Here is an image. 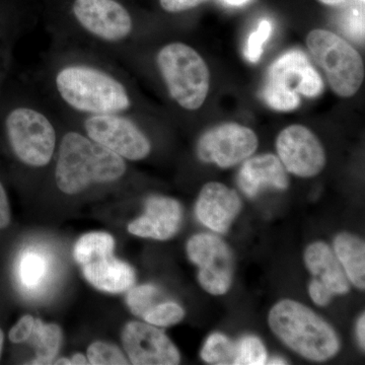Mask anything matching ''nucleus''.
Masks as SVG:
<instances>
[{
    "label": "nucleus",
    "mask_w": 365,
    "mask_h": 365,
    "mask_svg": "<svg viewBox=\"0 0 365 365\" xmlns=\"http://www.w3.org/2000/svg\"><path fill=\"white\" fill-rule=\"evenodd\" d=\"M4 332H2L1 329H0V359H1L2 349H4Z\"/></svg>",
    "instance_id": "ea45409f"
},
{
    "label": "nucleus",
    "mask_w": 365,
    "mask_h": 365,
    "mask_svg": "<svg viewBox=\"0 0 365 365\" xmlns=\"http://www.w3.org/2000/svg\"><path fill=\"white\" fill-rule=\"evenodd\" d=\"M257 148L258 138L252 129L237 123H225L200 137L197 153L202 162L228 169L251 157Z\"/></svg>",
    "instance_id": "6e6552de"
},
{
    "label": "nucleus",
    "mask_w": 365,
    "mask_h": 365,
    "mask_svg": "<svg viewBox=\"0 0 365 365\" xmlns=\"http://www.w3.org/2000/svg\"><path fill=\"white\" fill-rule=\"evenodd\" d=\"M102 254L83 263V276L93 287L110 294H122L133 287L135 272L129 264L118 260L114 255Z\"/></svg>",
    "instance_id": "f3484780"
},
{
    "label": "nucleus",
    "mask_w": 365,
    "mask_h": 365,
    "mask_svg": "<svg viewBox=\"0 0 365 365\" xmlns=\"http://www.w3.org/2000/svg\"><path fill=\"white\" fill-rule=\"evenodd\" d=\"M307 45L338 96L350 98L359 91L364 79V60L347 41L330 31L314 30Z\"/></svg>",
    "instance_id": "39448f33"
},
{
    "label": "nucleus",
    "mask_w": 365,
    "mask_h": 365,
    "mask_svg": "<svg viewBox=\"0 0 365 365\" xmlns=\"http://www.w3.org/2000/svg\"><path fill=\"white\" fill-rule=\"evenodd\" d=\"M91 140L129 160H143L150 155L148 137L130 120L115 114H101L88 118L85 123Z\"/></svg>",
    "instance_id": "1a4fd4ad"
},
{
    "label": "nucleus",
    "mask_w": 365,
    "mask_h": 365,
    "mask_svg": "<svg viewBox=\"0 0 365 365\" xmlns=\"http://www.w3.org/2000/svg\"><path fill=\"white\" fill-rule=\"evenodd\" d=\"M184 317V309L177 302H162L151 307L143 319L150 325L165 328L180 323Z\"/></svg>",
    "instance_id": "a878e982"
},
{
    "label": "nucleus",
    "mask_w": 365,
    "mask_h": 365,
    "mask_svg": "<svg viewBox=\"0 0 365 365\" xmlns=\"http://www.w3.org/2000/svg\"><path fill=\"white\" fill-rule=\"evenodd\" d=\"M245 195L254 198L262 190H287L289 186L287 170L276 155H261L247 158L237 177Z\"/></svg>",
    "instance_id": "dca6fc26"
},
{
    "label": "nucleus",
    "mask_w": 365,
    "mask_h": 365,
    "mask_svg": "<svg viewBox=\"0 0 365 365\" xmlns=\"http://www.w3.org/2000/svg\"><path fill=\"white\" fill-rule=\"evenodd\" d=\"M271 32H272V25L270 21L263 20L259 24L258 29L250 35L246 51H245V55L249 61L256 63L260 60L263 53V46L270 37Z\"/></svg>",
    "instance_id": "c85d7f7f"
},
{
    "label": "nucleus",
    "mask_w": 365,
    "mask_h": 365,
    "mask_svg": "<svg viewBox=\"0 0 365 365\" xmlns=\"http://www.w3.org/2000/svg\"><path fill=\"white\" fill-rule=\"evenodd\" d=\"M9 143L19 160L31 167L49 163L56 145V133L45 115L30 108H18L6 118Z\"/></svg>",
    "instance_id": "423d86ee"
},
{
    "label": "nucleus",
    "mask_w": 365,
    "mask_h": 365,
    "mask_svg": "<svg viewBox=\"0 0 365 365\" xmlns=\"http://www.w3.org/2000/svg\"><path fill=\"white\" fill-rule=\"evenodd\" d=\"M268 322L272 332L306 359L326 361L339 352V337L333 327L299 302H277L269 313Z\"/></svg>",
    "instance_id": "f03ea898"
},
{
    "label": "nucleus",
    "mask_w": 365,
    "mask_h": 365,
    "mask_svg": "<svg viewBox=\"0 0 365 365\" xmlns=\"http://www.w3.org/2000/svg\"><path fill=\"white\" fill-rule=\"evenodd\" d=\"M11 223V209H9V199L6 192L0 182V230L9 227Z\"/></svg>",
    "instance_id": "72a5a7b5"
},
{
    "label": "nucleus",
    "mask_w": 365,
    "mask_h": 365,
    "mask_svg": "<svg viewBox=\"0 0 365 365\" xmlns=\"http://www.w3.org/2000/svg\"><path fill=\"white\" fill-rule=\"evenodd\" d=\"M32 335L35 336L37 359L34 364H50L60 349L62 331L55 324H44L41 319H35Z\"/></svg>",
    "instance_id": "aec40b11"
},
{
    "label": "nucleus",
    "mask_w": 365,
    "mask_h": 365,
    "mask_svg": "<svg viewBox=\"0 0 365 365\" xmlns=\"http://www.w3.org/2000/svg\"><path fill=\"white\" fill-rule=\"evenodd\" d=\"M35 319L31 314H26L19 319L9 331V340L13 343L26 342L32 336Z\"/></svg>",
    "instance_id": "c756f323"
},
{
    "label": "nucleus",
    "mask_w": 365,
    "mask_h": 365,
    "mask_svg": "<svg viewBox=\"0 0 365 365\" xmlns=\"http://www.w3.org/2000/svg\"><path fill=\"white\" fill-rule=\"evenodd\" d=\"M182 220V206L176 199L150 196L143 215L129 223L128 230L137 237L167 241L179 232Z\"/></svg>",
    "instance_id": "4468645a"
},
{
    "label": "nucleus",
    "mask_w": 365,
    "mask_h": 365,
    "mask_svg": "<svg viewBox=\"0 0 365 365\" xmlns=\"http://www.w3.org/2000/svg\"><path fill=\"white\" fill-rule=\"evenodd\" d=\"M115 240L108 232H90L83 235L76 242L73 256L78 265H83L93 257L114 253Z\"/></svg>",
    "instance_id": "412c9836"
},
{
    "label": "nucleus",
    "mask_w": 365,
    "mask_h": 365,
    "mask_svg": "<svg viewBox=\"0 0 365 365\" xmlns=\"http://www.w3.org/2000/svg\"><path fill=\"white\" fill-rule=\"evenodd\" d=\"M360 1L364 2V0H360Z\"/></svg>",
    "instance_id": "a19ab883"
},
{
    "label": "nucleus",
    "mask_w": 365,
    "mask_h": 365,
    "mask_svg": "<svg viewBox=\"0 0 365 365\" xmlns=\"http://www.w3.org/2000/svg\"><path fill=\"white\" fill-rule=\"evenodd\" d=\"M248 1L249 0H225V4L235 6H242V4H247Z\"/></svg>",
    "instance_id": "4c0bfd02"
},
{
    "label": "nucleus",
    "mask_w": 365,
    "mask_h": 365,
    "mask_svg": "<svg viewBox=\"0 0 365 365\" xmlns=\"http://www.w3.org/2000/svg\"><path fill=\"white\" fill-rule=\"evenodd\" d=\"M269 364H287V362L284 359H280V357H275L270 360V362H267Z\"/></svg>",
    "instance_id": "58836bf2"
},
{
    "label": "nucleus",
    "mask_w": 365,
    "mask_h": 365,
    "mask_svg": "<svg viewBox=\"0 0 365 365\" xmlns=\"http://www.w3.org/2000/svg\"><path fill=\"white\" fill-rule=\"evenodd\" d=\"M122 343L129 361L135 365H176L179 350L165 332L143 322H129L122 331Z\"/></svg>",
    "instance_id": "9b49d317"
},
{
    "label": "nucleus",
    "mask_w": 365,
    "mask_h": 365,
    "mask_svg": "<svg viewBox=\"0 0 365 365\" xmlns=\"http://www.w3.org/2000/svg\"><path fill=\"white\" fill-rule=\"evenodd\" d=\"M126 172L123 158L76 132L66 134L57 160V187L68 195L93 184L117 181Z\"/></svg>",
    "instance_id": "f257e3e1"
},
{
    "label": "nucleus",
    "mask_w": 365,
    "mask_h": 365,
    "mask_svg": "<svg viewBox=\"0 0 365 365\" xmlns=\"http://www.w3.org/2000/svg\"><path fill=\"white\" fill-rule=\"evenodd\" d=\"M162 299V292L160 288L151 284L140 285L130 288L127 294V306L133 314L143 319L144 314L158 304V300Z\"/></svg>",
    "instance_id": "b1692460"
},
{
    "label": "nucleus",
    "mask_w": 365,
    "mask_h": 365,
    "mask_svg": "<svg viewBox=\"0 0 365 365\" xmlns=\"http://www.w3.org/2000/svg\"><path fill=\"white\" fill-rule=\"evenodd\" d=\"M304 263L316 279L321 281L333 294H346L350 284L344 269L328 245L316 242L304 252Z\"/></svg>",
    "instance_id": "a211bd4d"
},
{
    "label": "nucleus",
    "mask_w": 365,
    "mask_h": 365,
    "mask_svg": "<svg viewBox=\"0 0 365 365\" xmlns=\"http://www.w3.org/2000/svg\"><path fill=\"white\" fill-rule=\"evenodd\" d=\"M309 292L312 300L317 306L319 307L327 306L331 302L334 295L332 292H330L321 281L316 279V278H314L312 282L309 283Z\"/></svg>",
    "instance_id": "7c9ffc66"
},
{
    "label": "nucleus",
    "mask_w": 365,
    "mask_h": 365,
    "mask_svg": "<svg viewBox=\"0 0 365 365\" xmlns=\"http://www.w3.org/2000/svg\"><path fill=\"white\" fill-rule=\"evenodd\" d=\"M86 359L88 364L93 365L129 364L128 359L116 345L102 341L90 345L86 353Z\"/></svg>",
    "instance_id": "cd10ccee"
},
{
    "label": "nucleus",
    "mask_w": 365,
    "mask_h": 365,
    "mask_svg": "<svg viewBox=\"0 0 365 365\" xmlns=\"http://www.w3.org/2000/svg\"><path fill=\"white\" fill-rule=\"evenodd\" d=\"M157 61L170 97L189 111L201 108L210 81L202 57L188 45L172 43L158 52Z\"/></svg>",
    "instance_id": "20e7f679"
},
{
    "label": "nucleus",
    "mask_w": 365,
    "mask_h": 365,
    "mask_svg": "<svg viewBox=\"0 0 365 365\" xmlns=\"http://www.w3.org/2000/svg\"><path fill=\"white\" fill-rule=\"evenodd\" d=\"M235 357L237 344L220 333L209 336L201 350V359L208 364H235Z\"/></svg>",
    "instance_id": "4be33fe9"
},
{
    "label": "nucleus",
    "mask_w": 365,
    "mask_h": 365,
    "mask_svg": "<svg viewBox=\"0 0 365 365\" xmlns=\"http://www.w3.org/2000/svg\"><path fill=\"white\" fill-rule=\"evenodd\" d=\"M55 364L79 365L88 364V359L83 354L78 353L74 354L71 359H60L55 362Z\"/></svg>",
    "instance_id": "f704fd0d"
},
{
    "label": "nucleus",
    "mask_w": 365,
    "mask_h": 365,
    "mask_svg": "<svg viewBox=\"0 0 365 365\" xmlns=\"http://www.w3.org/2000/svg\"><path fill=\"white\" fill-rule=\"evenodd\" d=\"M278 158L287 172L300 178L317 176L326 165V153L314 132L302 125H290L276 140Z\"/></svg>",
    "instance_id": "9d476101"
},
{
    "label": "nucleus",
    "mask_w": 365,
    "mask_h": 365,
    "mask_svg": "<svg viewBox=\"0 0 365 365\" xmlns=\"http://www.w3.org/2000/svg\"><path fill=\"white\" fill-rule=\"evenodd\" d=\"M346 32L351 36L353 39L359 41L364 40V16L362 13H353L349 16V21L345 24Z\"/></svg>",
    "instance_id": "2f4dec72"
},
{
    "label": "nucleus",
    "mask_w": 365,
    "mask_h": 365,
    "mask_svg": "<svg viewBox=\"0 0 365 365\" xmlns=\"http://www.w3.org/2000/svg\"><path fill=\"white\" fill-rule=\"evenodd\" d=\"M287 86L289 90L316 98L323 91V79L309 63L307 55L299 50L284 53L276 60L269 71L268 81Z\"/></svg>",
    "instance_id": "2eb2a0df"
},
{
    "label": "nucleus",
    "mask_w": 365,
    "mask_h": 365,
    "mask_svg": "<svg viewBox=\"0 0 365 365\" xmlns=\"http://www.w3.org/2000/svg\"><path fill=\"white\" fill-rule=\"evenodd\" d=\"M73 14L88 32L110 42L123 40L131 33V16L116 0H76Z\"/></svg>",
    "instance_id": "f8f14e48"
},
{
    "label": "nucleus",
    "mask_w": 365,
    "mask_h": 365,
    "mask_svg": "<svg viewBox=\"0 0 365 365\" xmlns=\"http://www.w3.org/2000/svg\"><path fill=\"white\" fill-rule=\"evenodd\" d=\"M48 271V262L44 255L36 251H28L21 256L19 265L21 282L26 288L37 287L44 279Z\"/></svg>",
    "instance_id": "5701e85b"
},
{
    "label": "nucleus",
    "mask_w": 365,
    "mask_h": 365,
    "mask_svg": "<svg viewBox=\"0 0 365 365\" xmlns=\"http://www.w3.org/2000/svg\"><path fill=\"white\" fill-rule=\"evenodd\" d=\"M357 339H359V343L360 347L364 350L365 347V316L364 314H361L360 317L359 322H357Z\"/></svg>",
    "instance_id": "c9c22d12"
},
{
    "label": "nucleus",
    "mask_w": 365,
    "mask_h": 365,
    "mask_svg": "<svg viewBox=\"0 0 365 365\" xmlns=\"http://www.w3.org/2000/svg\"><path fill=\"white\" fill-rule=\"evenodd\" d=\"M207 0H160V6L169 13H181L200 6Z\"/></svg>",
    "instance_id": "473e14b6"
},
{
    "label": "nucleus",
    "mask_w": 365,
    "mask_h": 365,
    "mask_svg": "<svg viewBox=\"0 0 365 365\" xmlns=\"http://www.w3.org/2000/svg\"><path fill=\"white\" fill-rule=\"evenodd\" d=\"M241 208V199L235 190L222 182H210L201 190L195 211L203 225L212 232L225 234Z\"/></svg>",
    "instance_id": "ddd939ff"
},
{
    "label": "nucleus",
    "mask_w": 365,
    "mask_h": 365,
    "mask_svg": "<svg viewBox=\"0 0 365 365\" xmlns=\"http://www.w3.org/2000/svg\"><path fill=\"white\" fill-rule=\"evenodd\" d=\"M190 261L198 267V281L208 294L223 295L232 287L234 261L230 247L210 234L193 235L187 244Z\"/></svg>",
    "instance_id": "0eeeda50"
},
{
    "label": "nucleus",
    "mask_w": 365,
    "mask_h": 365,
    "mask_svg": "<svg viewBox=\"0 0 365 365\" xmlns=\"http://www.w3.org/2000/svg\"><path fill=\"white\" fill-rule=\"evenodd\" d=\"M265 346L258 337L245 336L237 344L235 365H262L267 364Z\"/></svg>",
    "instance_id": "bb28decb"
},
{
    "label": "nucleus",
    "mask_w": 365,
    "mask_h": 365,
    "mask_svg": "<svg viewBox=\"0 0 365 365\" xmlns=\"http://www.w3.org/2000/svg\"><path fill=\"white\" fill-rule=\"evenodd\" d=\"M334 253L344 269L348 280L359 289L365 287V245L349 232H341L334 240Z\"/></svg>",
    "instance_id": "6ab92c4d"
},
{
    "label": "nucleus",
    "mask_w": 365,
    "mask_h": 365,
    "mask_svg": "<svg viewBox=\"0 0 365 365\" xmlns=\"http://www.w3.org/2000/svg\"><path fill=\"white\" fill-rule=\"evenodd\" d=\"M56 86L61 98L78 111L115 114L130 107V98L123 85L91 67H66L57 74Z\"/></svg>",
    "instance_id": "7ed1b4c3"
},
{
    "label": "nucleus",
    "mask_w": 365,
    "mask_h": 365,
    "mask_svg": "<svg viewBox=\"0 0 365 365\" xmlns=\"http://www.w3.org/2000/svg\"><path fill=\"white\" fill-rule=\"evenodd\" d=\"M322 4H327V6H339V4H344L346 0H319Z\"/></svg>",
    "instance_id": "e433bc0d"
},
{
    "label": "nucleus",
    "mask_w": 365,
    "mask_h": 365,
    "mask_svg": "<svg viewBox=\"0 0 365 365\" xmlns=\"http://www.w3.org/2000/svg\"><path fill=\"white\" fill-rule=\"evenodd\" d=\"M263 98L269 107L281 112L294 111L300 103L299 93L271 81L266 83Z\"/></svg>",
    "instance_id": "393cba45"
}]
</instances>
